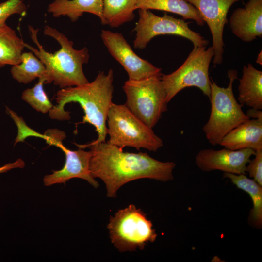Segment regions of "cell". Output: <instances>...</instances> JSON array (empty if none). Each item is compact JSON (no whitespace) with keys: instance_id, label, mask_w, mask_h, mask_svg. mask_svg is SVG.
<instances>
[{"instance_id":"27","label":"cell","mask_w":262,"mask_h":262,"mask_svg":"<svg viewBox=\"0 0 262 262\" xmlns=\"http://www.w3.org/2000/svg\"><path fill=\"white\" fill-rule=\"evenodd\" d=\"M250 118L262 119V112L261 110L250 108L247 111L246 114Z\"/></svg>"},{"instance_id":"13","label":"cell","mask_w":262,"mask_h":262,"mask_svg":"<svg viewBox=\"0 0 262 262\" xmlns=\"http://www.w3.org/2000/svg\"><path fill=\"white\" fill-rule=\"evenodd\" d=\"M255 152L249 148L238 150L225 147L220 150L204 149L197 153L195 161L197 167L204 172L220 170L234 174H245L246 165Z\"/></svg>"},{"instance_id":"15","label":"cell","mask_w":262,"mask_h":262,"mask_svg":"<svg viewBox=\"0 0 262 262\" xmlns=\"http://www.w3.org/2000/svg\"><path fill=\"white\" fill-rule=\"evenodd\" d=\"M219 145L232 150L262 149V119L246 120L228 133Z\"/></svg>"},{"instance_id":"6","label":"cell","mask_w":262,"mask_h":262,"mask_svg":"<svg viewBox=\"0 0 262 262\" xmlns=\"http://www.w3.org/2000/svg\"><path fill=\"white\" fill-rule=\"evenodd\" d=\"M152 226L146 214L131 204L111 217L107 228L111 242L123 252L143 249L147 243L155 241L157 234Z\"/></svg>"},{"instance_id":"25","label":"cell","mask_w":262,"mask_h":262,"mask_svg":"<svg viewBox=\"0 0 262 262\" xmlns=\"http://www.w3.org/2000/svg\"><path fill=\"white\" fill-rule=\"evenodd\" d=\"M254 156L246 165V172L262 186V149L255 150Z\"/></svg>"},{"instance_id":"20","label":"cell","mask_w":262,"mask_h":262,"mask_svg":"<svg viewBox=\"0 0 262 262\" xmlns=\"http://www.w3.org/2000/svg\"><path fill=\"white\" fill-rule=\"evenodd\" d=\"M25 42L6 23L0 24V67L21 62Z\"/></svg>"},{"instance_id":"24","label":"cell","mask_w":262,"mask_h":262,"mask_svg":"<svg viewBox=\"0 0 262 262\" xmlns=\"http://www.w3.org/2000/svg\"><path fill=\"white\" fill-rule=\"evenodd\" d=\"M27 8L22 0H8L0 4V24L6 23L11 15L18 14L24 16Z\"/></svg>"},{"instance_id":"14","label":"cell","mask_w":262,"mask_h":262,"mask_svg":"<svg viewBox=\"0 0 262 262\" xmlns=\"http://www.w3.org/2000/svg\"><path fill=\"white\" fill-rule=\"evenodd\" d=\"M232 33L244 42L262 35V0H249L243 8L235 9L230 16Z\"/></svg>"},{"instance_id":"28","label":"cell","mask_w":262,"mask_h":262,"mask_svg":"<svg viewBox=\"0 0 262 262\" xmlns=\"http://www.w3.org/2000/svg\"><path fill=\"white\" fill-rule=\"evenodd\" d=\"M256 62L259 65H262V51L259 53L257 56Z\"/></svg>"},{"instance_id":"19","label":"cell","mask_w":262,"mask_h":262,"mask_svg":"<svg viewBox=\"0 0 262 262\" xmlns=\"http://www.w3.org/2000/svg\"><path fill=\"white\" fill-rule=\"evenodd\" d=\"M136 8L173 13L184 19L194 20L199 26H203L205 23L197 10L186 0H137Z\"/></svg>"},{"instance_id":"5","label":"cell","mask_w":262,"mask_h":262,"mask_svg":"<svg viewBox=\"0 0 262 262\" xmlns=\"http://www.w3.org/2000/svg\"><path fill=\"white\" fill-rule=\"evenodd\" d=\"M107 141L122 149L132 147L156 152L163 146L162 139L124 104L112 103L107 115Z\"/></svg>"},{"instance_id":"16","label":"cell","mask_w":262,"mask_h":262,"mask_svg":"<svg viewBox=\"0 0 262 262\" xmlns=\"http://www.w3.org/2000/svg\"><path fill=\"white\" fill-rule=\"evenodd\" d=\"M238 100L239 103L248 107L262 109V72L252 64L244 66L243 75L239 79Z\"/></svg>"},{"instance_id":"3","label":"cell","mask_w":262,"mask_h":262,"mask_svg":"<svg viewBox=\"0 0 262 262\" xmlns=\"http://www.w3.org/2000/svg\"><path fill=\"white\" fill-rule=\"evenodd\" d=\"M30 36L37 49L25 43V47L33 52L44 64L46 67L45 83L53 82L55 85L63 89L89 82L85 77L82 65L88 63L89 58L88 49H81L73 48V42L56 29L46 25L44 34L55 39L60 44V49L52 53L46 51L37 38L38 30L28 25Z\"/></svg>"},{"instance_id":"22","label":"cell","mask_w":262,"mask_h":262,"mask_svg":"<svg viewBox=\"0 0 262 262\" xmlns=\"http://www.w3.org/2000/svg\"><path fill=\"white\" fill-rule=\"evenodd\" d=\"M21 59V62L13 66L11 69V75L15 80L27 84L36 78H45V66L33 52H22Z\"/></svg>"},{"instance_id":"8","label":"cell","mask_w":262,"mask_h":262,"mask_svg":"<svg viewBox=\"0 0 262 262\" xmlns=\"http://www.w3.org/2000/svg\"><path fill=\"white\" fill-rule=\"evenodd\" d=\"M214 56L212 46L194 48L185 61L176 70L160 77L167 103L180 91L186 87L195 86L200 89L209 99L211 82L209 70Z\"/></svg>"},{"instance_id":"12","label":"cell","mask_w":262,"mask_h":262,"mask_svg":"<svg viewBox=\"0 0 262 262\" xmlns=\"http://www.w3.org/2000/svg\"><path fill=\"white\" fill-rule=\"evenodd\" d=\"M48 142L60 147L66 155V162L63 167L53 173L45 176L43 179L45 186L54 184L66 183L73 178H80L88 181L95 188L98 183L91 175L89 169V163L92 152L85 151L82 148L71 150L64 146L57 138H48Z\"/></svg>"},{"instance_id":"2","label":"cell","mask_w":262,"mask_h":262,"mask_svg":"<svg viewBox=\"0 0 262 262\" xmlns=\"http://www.w3.org/2000/svg\"><path fill=\"white\" fill-rule=\"evenodd\" d=\"M113 70L110 69L107 74L99 72L91 82L61 89L56 94L57 105L49 112V117L59 120H69V113L65 110V106L70 102H77L84 113L81 123L91 124L98 133V138L92 142H105L107 115L113 103Z\"/></svg>"},{"instance_id":"4","label":"cell","mask_w":262,"mask_h":262,"mask_svg":"<svg viewBox=\"0 0 262 262\" xmlns=\"http://www.w3.org/2000/svg\"><path fill=\"white\" fill-rule=\"evenodd\" d=\"M228 76L229 82L227 87H220L211 80V113L202 130L213 146L219 145L228 133L250 118L243 112V106L237 102L233 94V85L237 79V71L229 70Z\"/></svg>"},{"instance_id":"26","label":"cell","mask_w":262,"mask_h":262,"mask_svg":"<svg viewBox=\"0 0 262 262\" xmlns=\"http://www.w3.org/2000/svg\"><path fill=\"white\" fill-rule=\"evenodd\" d=\"M24 166V162L22 159H18L15 162L8 163L0 167V174L6 172L13 168H23Z\"/></svg>"},{"instance_id":"18","label":"cell","mask_w":262,"mask_h":262,"mask_svg":"<svg viewBox=\"0 0 262 262\" xmlns=\"http://www.w3.org/2000/svg\"><path fill=\"white\" fill-rule=\"evenodd\" d=\"M224 177L229 178L238 188L246 192L252 200L253 207L250 211L248 221L255 228L262 226V186L245 174H234L224 173Z\"/></svg>"},{"instance_id":"1","label":"cell","mask_w":262,"mask_h":262,"mask_svg":"<svg viewBox=\"0 0 262 262\" xmlns=\"http://www.w3.org/2000/svg\"><path fill=\"white\" fill-rule=\"evenodd\" d=\"M79 148H89L92 152L89 169L92 177L105 183L107 196L115 197L125 184L137 179L148 178L163 182L173 179V162H161L146 152H124L108 142L76 144Z\"/></svg>"},{"instance_id":"9","label":"cell","mask_w":262,"mask_h":262,"mask_svg":"<svg viewBox=\"0 0 262 262\" xmlns=\"http://www.w3.org/2000/svg\"><path fill=\"white\" fill-rule=\"evenodd\" d=\"M139 18L134 29L136 32L133 47L143 49L150 41L156 36L164 34L178 35L191 41L194 48L206 46L208 40L199 33L192 30L188 22L164 14L158 16L149 10L138 9Z\"/></svg>"},{"instance_id":"21","label":"cell","mask_w":262,"mask_h":262,"mask_svg":"<svg viewBox=\"0 0 262 262\" xmlns=\"http://www.w3.org/2000/svg\"><path fill=\"white\" fill-rule=\"evenodd\" d=\"M137 0H103V25L118 27L132 21Z\"/></svg>"},{"instance_id":"11","label":"cell","mask_w":262,"mask_h":262,"mask_svg":"<svg viewBox=\"0 0 262 262\" xmlns=\"http://www.w3.org/2000/svg\"><path fill=\"white\" fill-rule=\"evenodd\" d=\"M239 0H187L198 11L205 22L208 24L213 38L214 65L223 61L224 43L223 30L227 23L229 9Z\"/></svg>"},{"instance_id":"7","label":"cell","mask_w":262,"mask_h":262,"mask_svg":"<svg viewBox=\"0 0 262 262\" xmlns=\"http://www.w3.org/2000/svg\"><path fill=\"white\" fill-rule=\"evenodd\" d=\"M161 76L138 81L128 79L123 86L126 96L125 105L152 129L167 111L168 103Z\"/></svg>"},{"instance_id":"23","label":"cell","mask_w":262,"mask_h":262,"mask_svg":"<svg viewBox=\"0 0 262 262\" xmlns=\"http://www.w3.org/2000/svg\"><path fill=\"white\" fill-rule=\"evenodd\" d=\"M45 81L44 77L39 78L38 82L33 87L24 90L21 96L33 108L43 113L49 112L53 107L43 89Z\"/></svg>"},{"instance_id":"17","label":"cell","mask_w":262,"mask_h":262,"mask_svg":"<svg viewBox=\"0 0 262 262\" xmlns=\"http://www.w3.org/2000/svg\"><path fill=\"white\" fill-rule=\"evenodd\" d=\"M103 0H54L49 4L48 11L54 17L67 16L76 22L84 13L97 16L103 24Z\"/></svg>"},{"instance_id":"10","label":"cell","mask_w":262,"mask_h":262,"mask_svg":"<svg viewBox=\"0 0 262 262\" xmlns=\"http://www.w3.org/2000/svg\"><path fill=\"white\" fill-rule=\"evenodd\" d=\"M100 36L110 54L127 72L129 80L138 81L162 75L161 68L134 52L121 33L102 30Z\"/></svg>"}]
</instances>
